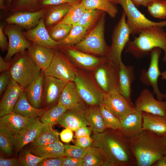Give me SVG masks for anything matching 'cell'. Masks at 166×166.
Returning a JSON list of instances; mask_svg holds the SVG:
<instances>
[{
	"instance_id": "obj_1",
	"label": "cell",
	"mask_w": 166,
	"mask_h": 166,
	"mask_svg": "<svg viewBox=\"0 0 166 166\" xmlns=\"http://www.w3.org/2000/svg\"><path fill=\"white\" fill-rule=\"evenodd\" d=\"M92 146L100 148L109 166H136V163L128 138L120 131L106 128L93 133Z\"/></svg>"
},
{
	"instance_id": "obj_2",
	"label": "cell",
	"mask_w": 166,
	"mask_h": 166,
	"mask_svg": "<svg viewBox=\"0 0 166 166\" xmlns=\"http://www.w3.org/2000/svg\"><path fill=\"white\" fill-rule=\"evenodd\" d=\"M128 139L137 166H153L166 155V135L160 136L144 130Z\"/></svg>"
},
{
	"instance_id": "obj_3",
	"label": "cell",
	"mask_w": 166,
	"mask_h": 166,
	"mask_svg": "<svg viewBox=\"0 0 166 166\" xmlns=\"http://www.w3.org/2000/svg\"><path fill=\"white\" fill-rule=\"evenodd\" d=\"M133 40L128 41L125 46V52L135 58L141 59L150 55L154 48L163 49L164 55L163 61H166V32L163 27L153 26L145 29Z\"/></svg>"
},
{
	"instance_id": "obj_4",
	"label": "cell",
	"mask_w": 166,
	"mask_h": 166,
	"mask_svg": "<svg viewBox=\"0 0 166 166\" xmlns=\"http://www.w3.org/2000/svg\"><path fill=\"white\" fill-rule=\"evenodd\" d=\"M105 13L104 12L86 36L73 45L75 48L99 57L108 56L110 46L107 45L104 36Z\"/></svg>"
},
{
	"instance_id": "obj_5",
	"label": "cell",
	"mask_w": 166,
	"mask_h": 166,
	"mask_svg": "<svg viewBox=\"0 0 166 166\" xmlns=\"http://www.w3.org/2000/svg\"><path fill=\"white\" fill-rule=\"evenodd\" d=\"M9 70L12 78L25 89L42 71L26 50L15 55Z\"/></svg>"
},
{
	"instance_id": "obj_6",
	"label": "cell",
	"mask_w": 166,
	"mask_h": 166,
	"mask_svg": "<svg viewBox=\"0 0 166 166\" xmlns=\"http://www.w3.org/2000/svg\"><path fill=\"white\" fill-rule=\"evenodd\" d=\"M73 81L81 99L89 106L103 104L106 94L99 87L91 71L76 66Z\"/></svg>"
},
{
	"instance_id": "obj_7",
	"label": "cell",
	"mask_w": 166,
	"mask_h": 166,
	"mask_svg": "<svg viewBox=\"0 0 166 166\" xmlns=\"http://www.w3.org/2000/svg\"><path fill=\"white\" fill-rule=\"evenodd\" d=\"M92 72L98 85L106 94L115 91L120 93L119 68L108 57Z\"/></svg>"
},
{
	"instance_id": "obj_8",
	"label": "cell",
	"mask_w": 166,
	"mask_h": 166,
	"mask_svg": "<svg viewBox=\"0 0 166 166\" xmlns=\"http://www.w3.org/2000/svg\"><path fill=\"white\" fill-rule=\"evenodd\" d=\"M119 4L126 14V22L132 35L139 34L142 30L152 26H166V20L157 22L148 19L130 0H119Z\"/></svg>"
},
{
	"instance_id": "obj_9",
	"label": "cell",
	"mask_w": 166,
	"mask_h": 166,
	"mask_svg": "<svg viewBox=\"0 0 166 166\" xmlns=\"http://www.w3.org/2000/svg\"><path fill=\"white\" fill-rule=\"evenodd\" d=\"M126 14L123 11L113 31L112 43L108 56L118 67L122 62L121 58L122 52L129 40L131 34L130 30L126 22Z\"/></svg>"
},
{
	"instance_id": "obj_10",
	"label": "cell",
	"mask_w": 166,
	"mask_h": 166,
	"mask_svg": "<svg viewBox=\"0 0 166 166\" xmlns=\"http://www.w3.org/2000/svg\"><path fill=\"white\" fill-rule=\"evenodd\" d=\"M76 66L58 49H56L49 66L44 71L45 75L53 77L67 82L73 81Z\"/></svg>"
},
{
	"instance_id": "obj_11",
	"label": "cell",
	"mask_w": 166,
	"mask_h": 166,
	"mask_svg": "<svg viewBox=\"0 0 166 166\" xmlns=\"http://www.w3.org/2000/svg\"><path fill=\"white\" fill-rule=\"evenodd\" d=\"M161 52V49L159 48H155L151 51L149 67L147 70H142L140 78L143 84L152 87L157 99L163 101L166 99V93H161L158 85V78L161 73L159 67V60Z\"/></svg>"
},
{
	"instance_id": "obj_12",
	"label": "cell",
	"mask_w": 166,
	"mask_h": 166,
	"mask_svg": "<svg viewBox=\"0 0 166 166\" xmlns=\"http://www.w3.org/2000/svg\"><path fill=\"white\" fill-rule=\"evenodd\" d=\"M58 49L77 67L91 71L99 65L106 57H99L83 52L77 49L73 45L60 46Z\"/></svg>"
},
{
	"instance_id": "obj_13",
	"label": "cell",
	"mask_w": 166,
	"mask_h": 166,
	"mask_svg": "<svg viewBox=\"0 0 166 166\" xmlns=\"http://www.w3.org/2000/svg\"><path fill=\"white\" fill-rule=\"evenodd\" d=\"M103 104L120 120L136 109L131 100L127 99L116 91L106 94Z\"/></svg>"
},
{
	"instance_id": "obj_14",
	"label": "cell",
	"mask_w": 166,
	"mask_h": 166,
	"mask_svg": "<svg viewBox=\"0 0 166 166\" xmlns=\"http://www.w3.org/2000/svg\"><path fill=\"white\" fill-rule=\"evenodd\" d=\"M21 28L17 25L9 24L3 29L9 39L8 48L4 58L7 61L16 54L27 49L31 43L24 37Z\"/></svg>"
},
{
	"instance_id": "obj_15",
	"label": "cell",
	"mask_w": 166,
	"mask_h": 166,
	"mask_svg": "<svg viewBox=\"0 0 166 166\" xmlns=\"http://www.w3.org/2000/svg\"><path fill=\"white\" fill-rule=\"evenodd\" d=\"M135 106L142 112L166 117V101L155 99L148 89L140 92L135 100Z\"/></svg>"
},
{
	"instance_id": "obj_16",
	"label": "cell",
	"mask_w": 166,
	"mask_h": 166,
	"mask_svg": "<svg viewBox=\"0 0 166 166\" xmlns=\"http://www.w3.org/2000/svg\"><path fill=\"white\" fill-rule=\"evenodd\" d=\"M46 10V8H44L33 12H16L6 18L5 20L9 24L16 25L29 30L38 25L40 19L44 17Z\"/></svg>"
},
{
	"instance_id": "obj_17",
	"label": "cell",
	"mask_w": 166,
	"mask_h": 166,
	"mask_svg": "<svg viewBox=\"0 0 166 166\" xmlns=\"http://www.w3.org/2000/svg\"><path fill=\"white\" fill-rule=\"evenodd\" d=\"M45 125L38 117L31 118L21 132L14 136L16 150L18 152L25 146L32 142Z\"/></svg>"
},
{
	"instance_id": "obj_18",
	"label": "cell",
	"mask_w": 166,
	"mask_h": 166,
	"mask_svg": "<svg viewBox=\"0 0 166 166\" xmlns=\"http://www.w3.org/2000/svg\"><path fill=\"white\" fill-rule=\"evenodd\" d=\"M25 38L30 41L39 45L58 49V42L50 37L45 24L44 17L40 20L38 25L34 28L22 31Z\"/></svg>"
},
{
	"instance_id": "obj_19",
	"label": "cell",
	"mask_w": 166,
	"mask_h": 166,
	"mask_svg": "<svg viewBox=\"0 0 166 166\" xmlns=\"http://www.w3.org/2000/svg\"><path fill=\"white\" fill-rule=\"evenodd\" d=\"M25 89L11 78L0 101V117L13 112L20 95Z\"/></svg>"
},
{
	"instance_id": "obj_20",
	"label": "cell",
	"mask_w": 166,
	"mask_h": 166,
	"mask_svg": "<svg viewBox=\"0 0 166 166\" xmlns=\"http://www.w3.org/2000/svg\"><path fill=\"white\" fill-rule=\"evenodd\" d=\"M67 82L57 78L44 76L43 82V102L47 105H52L58 101Z\"/></svg>"
},
{
	"instance_id": "obj_21",
	"label": "cell",
	"mask_w": 166,
	"mask_h": 166,
	"mask_svg": "<svg viewBox=\"0 0 166 166\" xmlns=\"http://www.w3.org/2000/svg\"><path fill=\"white\" fill-rule=\"evenodd\" d=\"M88 107L67 109L61 117L58 123L65 128H69L74 132L81 127L87 126L86 114Z\"/></svg>"
},
{
	"instance_id": "obj_22",
	"label": "cell",
	"mask_w": 166,
	"mask_h": 166,
	"mask_svg": "<svg viewBox=\"0 0 166 166\" xmlns=\"http://www.w3.org/2000/svg\"><path fill=\"white\" fill-rule=\"evenodd\" d=\"M57 103L65 107L67 109L88 107L80 97L73 81L67 83Z\"/></svg>"
},
{
	"instance_id": "obj_23",
	"label": "cell",
	"mask_w": 166,
	"mask_h": 166,
	"mask_svg": "<svg viewBox=\"0 0 166 166\" xmlns=\"http://www.w3.org/2000/svg\"><path fill=\"white\" fill-rule=\"evenodd\" d=\"M120 120L121 126L120 131L127 138L135 136L143 131L142 112L136 109Z\"/></svg>"
},
{
	"instance_id": "obj_24",
	"label": "cell",
	"mask_w": 166,
	"mask_h": 166,
	"mask_svg": "<svg viewBox=\"0 0 166 166\" xmlns=\"http://www.w3.org/2000/svg\"><path fill=\"white\" fill-rule=\"evenodd\" d=\"M27 49L33 59L44 71L50 64L56 49L31 42Z\"/></svg>"
},
{
	"instance_id": "obj_25",
	"label": "cell",
	"mask_w": 166,
	"mask_h": 166,
	"mask_svg": "<svg viewBox=\"0 0 166 166\" xmlns=\"http://www.w3.org/2000/svg\"><path fill=\"white\" fill-rule=\"evenodd\" d=\"M44 71L40 74L25 89L26 98L29 103L34 107L41 109L43 102Z\"/></svg>"
},
{
	"instance_id": "obj_26",
	"label": "cell",
	"mask_w": 166,
	"mask_h": 166,
	"mask_svg": "<svg viewBox=\"0 0 166 166\" xmlns=\"http://www.w3.org/2000/svg\"><path fill=\"white\" fill-rule=\"evenodd\" d=\"M30 119L12 112L0 117V127L14 136L21 132Z\"/></svg>"
},
{
	"instance_id": "obj_27",
	"label": "cell",
	"mask_w": 166,
	"mask_h": 166,
	"mask_svg": "<svg viewBox=\"0 0 166 166\" xmlns=\"http://www.w3.org/2000/svg\"><path fill=\"white\" fill-rule=\"evenodd\" d=\"M142 130L156 134L166 135V117L142 112Z\"/></svg>"
},
{
	"instance_id": "obj_28",
	"label": "cell",
	"mask_w": 166,
	"mask_h": 166,
	"mask_svg": "<svg viewBox=\"0 0 166 166\" xmlns=\"http://www.w3.org/2000/svg\"><path fill=\"white\" fill-rule=\"evenodd\" d=\"M119 68L120 93L127 99L131 100V87L135 79L134 67L125 65L122 62Z\"/></svg>"
},
{
	"instance_id": "obj_29",
	"label": "cell",
	"mask_w": 166,
	"mask_h": 166,
	"mask_svg": "<svg viewBox=\"0 0 166 166\" xmlns=\"http://www.w3.org/2000/svg\"><path fill=\"white\" fill-rule=\"evenodd\" d=\"M29 150L34 155L43 159L65 157V145L59 140L42 146H33Z\"/></svg>"
},
{
	"instance_id": "obj_30",
	"label": "cell",
	"mask_w": 166,
	"mask_h": 166,
	"mask_svg": "<svg viewBox=\"0 0 166 166\" xmlns=\"http://www.w3.org/2000/svg\"><path fill=\"white\" fill-rule=\"evenodd\" d=\"M45 111L42 109L36 108L28 102L25 91L20 95L13 112L25 117L34 118L42 115Z\"/></svg>"
},
{
	"instance_id": "obj_31",
	"label": "cell",
	"mask_w": 166,
	"mask_h": 166,
	"mask_svg": "<svg viewBox=\"0 0 166 166\" xmlns=\"http://www.w3.org/2000/svg\"><path fill=\"white\" fill-rule=\"evenodd\" d=\"M72 4L65 3L46 8L44 17L45 26L49 28L59 23L67 13Z\"/></svg>"
},
{
	"instance_id": "obj_32",
	"label": "cell",
	"mask_w": 166,
	"mask_h": 166,
	"mask_svg": "<svg viewBox=\"0 0 166 166\" xmlns=\"http://www.w3.org/2000/svg\"><path fill=\"white\" fill-rule=\"evenodd\" d=\"M86 119L88 125L93 133H100L106 128L99 106H91L86 111Z\"/></svg>"
},
{
	"instance_id": "obj_33",
	"label": "cell",
	"mask_w": 166,
	"mask_h": 166,
	"mask_svg": "<svg viewBox=\"0 0 166 166\" xmlns=\"http://www.w3.org/2000/svg\"><path fill=\"white\" fill-rule=\"evenodd\" d=\"M83 166H109L106 157L99 148L92 146L83 158Z\"/></svg>"
},
{
	"instance_id": "obj_34",
	"label": "cell",
	"mask_w": 166,
	"mask_h": 166,
	"mask_svg": "<svg viewBox=\"0 0 166 166\" xmlns=\"http://www.w3.org/2000/svg\"><path fill=\"white\" fill-rule=\"evenodd\" d=\"M52 127L45 125L37 137L32 142L33 146H42L59 141V134Z\"/></svg>"
},
{
	"instance_id": "obj_35",
	"label": "cell",
	"mask_w": 166,
	"mask_h": 166,
	"mask_svg": "<svg viewBox=\"0 0 166 166\" xmlns=\"http://www.w3.org/2000/svg\"><path fill=\"white\" fill-rule=\"evenodd\" d=\"M81 2L86 10H100L112 18L116 17L118 12L117 7L108 0H82Z\"/></svg>"
},
{
	"instance_id": "obj_36",
	"label": "cell",
	"mask_w": 166,
	"mask_h": 166,
	"mask_svg": "<svg viewBox=\"0 0 166 166\" xmlns=\"http://www.w3.org/2000/svg\"><path fill=\"white\" fill-rule=\"evenodd\" d=\"M67 109L57 103L42 115L40 121L44 125L53 127L58 122Z\"/></svg>"
},
{
	"instance_id": "obj_37",
	"label": "cell",
	"mask_w": 166,
	"mask_h": 166,
	"mask_svg": "<svg viewBox=\"0 0 166 166\" xmlns=\"http://www.w3.org/2000/svg\"><path fill=\"white\" fill-rule=\"evenodd\" d=\"M89 31L80 25H74L68 35L63 40L58 42L59 46L75 45L81 41Z\"/></svg>"
},
{
	"instance_id": "obj_38",
	"label": "cell",
	"mask_w": 166,
	"mask_h": 166,
	"mask_svg": "<svg viewBox=\"0 0 166 166\" xmlns=\"http://www.w3.org/2000/svg\"><path fill=\"white\" fill-rule=\"evenodd\" d=\"M86 10L81 2L73 4L67 13L59 23L73 26L78 21Z\"/></svg>"
},
{
	"instance_id": "obj_39",
	"label": "cell",
	"mask_w": 166,
	"mask_h": 166,
	"mask_svg": "<svg viewBox=\"0 0 166 166\" xmlns=\"http://www.w3.org/2000/svg\"><path fill=\"white\" fill-rule=\"evenodd\" d=\"M104 12L97 9L86 10L75 25H80L90 31Z\"/></svg>"
},
{
	"instance_id": "obj_40",
	"label": "cell",
	"mask_w": 166,
	"mask_h": 166,
	"mask_svg": "<svg viewBox=\"0 0 166 166\" xmlns=\"http://www.w3.org/2000/svg\"><path fill=\"white\" fill-rule=\"evenodd\" d=\"M99 106L106 128L120 131L121 126L120 120L103 104H101Z\"/></svg>"
},
{
	"instance_id": "obj_41",
	"label": "cell",
	"mask_w": 166,
	"mask_h": 166,
	"mask_svg": "<svg viewBox=\"0 0 166 166\" xmlns=\"http://www.w3.org/2000/svg\"><path fill=\"white\" fill-rule=\"evenodd\" d=\"M14 147V136L3 128L0 127V149L4 155L10 156Z\"/></svg>"
},
{
	"instance_id": "obj_42",
	"label": "cell",
	"mask_w": 166,
	"mask_h": 166,
	"mask_svg": "<svg viewBox=\"0 0 166 166\" xmlns=\"http://www.w3.org/2000/svg\"><path fill=\"white\" fill-rule=\"evenodd\" d=\"M39 0H14L10 9L13 12L20 11L33 12L40 9L38 5Z\"/></svg>"
},
{
	"instance_id": "obj_43",
	"label": "cell",
	"mask_w": 166,
	"mask_h": 166,
	"mask_svg": "<svg viewBox=\"0 0 166 166\" xmlns=\"http://www.w3.org/2000/svg\"><path fill=\"white\" fill-rule=\"evenodd\" d=\"M73 26L63 23H58L49 27L48 30L51 38L59 42L65 38L69 33Z\"/></svg>"
},
{
	"instance_id": "obj_44",
	"label": "cell",
	"mask_w": 166,
	"mask_h": 166,
	"mask_svg": "<svg viewBox=\"0 0 166 166\" xmlns=\"http://www.w3.org/2000/svg\"><path fill=\"white\" fill-rule=\"evenodd\" d=\"M147 7L152 17L160 19L166 18V0H153Z\"/></svg>"
},
{
	"instance_id": "obj_45",
	"label": "cell",
	"mask_w": 166,
	"mask_h": 166,
	"mask_svg": "<svg viewBox=\"0 0 166 166\" xmlns=\"http://www.w3.org/2000/svg\"><path fill=\"white\" fill-rule=\"evenodd\" d=\"M18 159L19 166H38L44 159L34 155L29 149L24 150Z\"/></svg>"
},
{
	"instance_id": "obj_46",
	"label": "cell",
	"mask_w": 166,
	"mask_h": 166,
	"mask_svg": "<svg viewBox=\"0 0 166 166\" xmlns=\"http://www.w3.org/2000/svg\"><path fill=\"white\" fill-rule=\"evenodd\" d=\"M65 157H70L77 158L83 159L89 148H84L76 145H65Z\"/></svg>"
},
{
	"instance_id": "obj_47",
	"label": "cell",
	"mask_w": 166,
	"mask_h": 166,
	"mask_svg": "<svg viewBox=\"0 0 166 166\" xmlns=\"http://www.w3.org/2000/svg\"><path fill=\"white\" fill-rule=\"evenodd\" d=\"M82 0H39L38 5L40 9L65 3L74 4L81 2Z\"/></svg>"
},
{
	"instance_id": "obj_48",
	"label": "cell",
	"mask_w": 166,
	"mask_h": 166,
	"mask_svg": "<svg viewBox=\"0 0 166 166\" xmlns=\"http://www.w3.org/2000/svg\"><path fill=\"white\" fill-rule=\"evenodd\" d=\"M11 78V76L9 70L1 73L0 75V95L6 90Z\"/></svg>"
},
{
	"instance_id": "obj_49",
	"label": "cell",
	"mask_w": 166,
	"mask_h": 166,
	"mask_svg": "<svg viewBox=\"0 0 166 166\" xmlns=\"http://www.w3.org/2000/svg\"><path fill=\"white\" fill-rule=\"evenodd\" d=\"M63 157H55L43 159L38 166H62Z\"/></svg>"
},
{
	"instance_id": "obj_50",
	"label": "cell",
	"mask_w": 166,
	"mask_h": 166,
	"mask_svg": "<svg viewBox=\"0 0 166 166\" xmlns=\"http://www.w3.org/2000/svg\"><path fill=\"white\" fill-rule=\"evenodd\" d=\"M75 145L81 148H88L93 144V140L90 136L80 137L76 139Z\"/></svg>"
},
{
	"instance_id": "obj_51",
	"label": "cell",
	"mask_w": 166,
	"mask_h": 166,
	"mask_svg": "<svg viewBox=\"0 0 166 166\" xmlns=\"http://www.w3.org/2000/svg\"><path fill=\"white\" fill-rule=\"evenodd\" d=\"M83 159L64 157L62 166H83Z\"/></svg>"
},
{
	"instance_id": "obj_52",
	"label": "cell",
	"mask_w": 166,
	"mask_h": 166,
	"mask_svg": "<svg viewBox=\"0 0 166 166\" xmlns=\"http://www.w3.org/2000/svg\"><path fill=\"white\" fill-rule=\"evenodd\" d=\"M4 25L2 24L0 26V48L2 52L7 51L9 46L8 42L6 38L4 35Z\"/></svg>"
},
{
	"instance_id": "obj_53",
	"label": "cell",
	"mask_w": 166,
	"mask_h": 166,
	"mask_svg": "<svg viewBox=\"0 0 166 166\" xmlns=\"http://www.w3.org/2000/svg\"><path fill=\"white\" fill-rule=\"evenodd\" d=\"M73 131L68 128H65L60 133L59 135L61 140L65 143L71 141L73 138Z\"/></svg>"
},
{
	"instance_id": "obj_54",
	"label": "cell",
	"mask_w": 166,
	"mask_h": 166,
	"mask_svg": "<svg viewBox=\"0 0 166 166\" xmlns=\"http://www.w3.org/2000/svg\"><path fill=\"white\" fill-rule=\"evenodd\" d=\"M0 166H19L18 159L15 158L7 159L2 156H0Z\"/></svg>"
},
{
	"instance_id": "obj_55",
	"label": "cell",
	"mask_w": 166,
	"mask_h": 166,
	"mask_svg": "<svg viewBox=\"0 0 166 166\" xmlns=\"http://www.w3.org/2000/svg\"><path fill=\"white\" fill-rule=\"evenodd\" d=\"M92 130L89 127L85 126L78 129L75 132V137L77 138L80 137L90 136Z\"/></svg>"
},
{
	"instance_id": "obj_56",
	"label": "cell",
	"mask_w": 166,
	"mask_h": 166,
	"mask_svg": "<svg viewBox=\"0 0 166 166\" xmlns=\"http://www.w3.org/2000/svg\"><path fill=\"white\" fill-rule=\"evenodd\" d=\"M10 65V62L5 60L1 56H0V72L1 73L9 70Z\"/></svg>"
},
{
	"instance_id": "obj_57",
	"label": "cell",
	"mask_w": 166,
	"mask_h": 166,
	"mask_svg": "<svg viewBox=\"0 0 166 166\" xmlns=\"http://www.w3.org/2000/svg\"><path fill=\"white\" fill-rule=\"evenodd\" d=\"M152 0H130L136 7L141 6L147 7L148 4Z\"/></svg>"
},
{
	"instance_id": "obj_58",
	"label": "cell",
	"mask_w": 166,
	"mask_h": 166,
	"mask_svg": "<svg viewBox=\"0 0 166 166\" xmlns=\"http://www.w3.org/2000/svg\"><path fill=\"white\" fill-rule=\"evenodd\" d=\"M153 166H166V155L156 161Z\"/></svg>"
},
{
	"instance_id": "obj_59",
	"label": "cell",
	"mask_w": 166,
	"mask_h": 166,
	"mask_svg": "<svg viewBox=\"0 0 166 166\" xmlns=\"http://www.w3.org/2000/svg\"><path fill=\"white\" fill-rule=\"evenodd\" d=\"M0 8L3 11L7 10V8L5 0H0Z\"/></svg>"
},
{
	"instance_id": "obj_60",
	"label": "cell",
	"mask_w": 166,
	"mask_h": 166,
	"mask_svg": "<svg viewBox=\"0 0 166 166\" xmlns=\"http://www.w3.org/2000/svg\"><path fill=\"white\" fill-rule=\"evenodd\" d=\"M14 0H5L7 8H10L11 3Z\"/></svg>"
},
{
	"instance_id": "obj_61",
	"label": "cell",
	"mask_w": 166,
	"mask_h": 166,
	"mask_svg": "<svg viewBox=\"0 0 166 166\" xmlns=\"http://www.w3.org/2000/svg\"><path fill=\"white\" fill-rule=\"evenodd\" d=\"M161 79L166 80V71H164L161 73Z\"/></svg>"
},
{
	"instance_id": "obj_62",
	"label": "cell",
	"mask_w": 166,
	"mask_h": 166,
	"mask_svg": "<svg viewBox=\"0 0 166 166\" xmlns=\"http://www.w3.org/2000/svg\"><path fill=\"white\" fill-rule=\"evenodd\" d=\"M114 5L119 4V0H108Z\"/></svg>"
}]
</instances>
